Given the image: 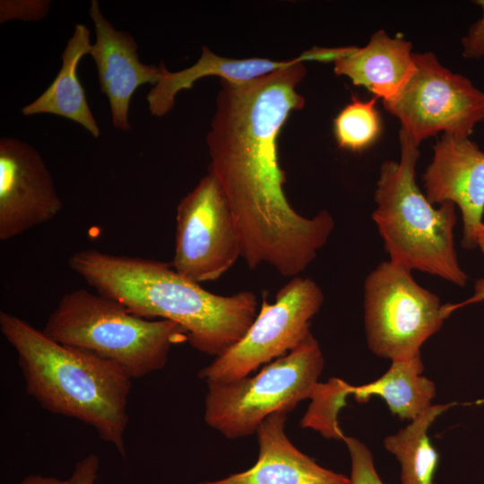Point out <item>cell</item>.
<instances>
[{"label":"cell","instance_id":"obj_1","mask_svg":"<svg viewBox=\"0 0 484 484\" xmlns=\"http://www.w3.org/2000/svg\"><path fill=\"white\" fill-rule=\"evenodd\" d=\"M308 52L292 65L245 82L220 80L206 136L209 172L225 194L239 231L241 257L250 269L268 264L298 276L327 243L334 220L325 210L312 218L295 211L284 192L278 138L294 110L305 106L296 88Z\"/></svg>","mask_w":484,"mask_h":484},{"label":"cell","instance_id":"obj_2","mask_svg":"<svg viewBox=\"0 0 484 484\" xmlns=\"http://www.w3.org/2000/svg\"><path fill=\"white\" fill-rule=\"evenodd\" d=\"M68 264L98 293L134 315L177 323L194 349L214 358L243 338L258 313L253 292L213 294L181 276L170 263L84 249Z\"/></svg>","mask_w":484,"mask_h":484},{"label":"cell","instance_id":"obj_3","mask_svg":"<svg viewBox=\"0 0 484 484\" xmlns=\"http://www.w3.org/2000/svg\"><path fill=\"white\" fill-rule=\"evenodd\" d=\"M0 329L17 354L26 393L44 410L91 426L125 457L132 378L117 365L61 344L5 311L0 312Z\"/></svg>","mask_w":484,"mask_h":484},{"label":"cell","instance_id":"obj_4","mask_svg":"<svg viewBox=\"0 0 484 484\" xmlns=\"http://www.w3.org/2000/svg\"><path fill=\"white\" fill-rule=\"evenodd\" d=\"M400 144V160L381 165L372 212L389 261L463 287L469 276L454 246L456 206L445 202L436 208L428 201L415 179L419 145L402 130Z\"/></svg>","mask_w":484,"mask_h":484},{"label":"cell","instance_id":"obj_5","mask_svg":"<svg viewBox=\"0 0 484 484\" xmlns=\"http://www.w3.org/2000/svg\"><path fill=\"white\" fill-rule=\"evenodd\" d=\"M42 331L61 344L117 365L132 379L162 369L170 349L187 341L177 323L135 315L122 303L84 289L63 295Z\"/></svg>","mask_w":484,"mask_h":484},{"label":"cell","instance_id":"obj_6","mask_svg":"<svg viewBox=\"0 0 484 484\" xmlns=\"http://www.w3.org/2000/svg\"><path fill=\"white\" fill-rule=\"evenodd\" d=\"M324 367L320 344L312 333L294 350L253 376L207 384L203 419L228 439L254 433L276 412L289 413L310 399Z\"/></svg>","mask_w":484,"mask_h":484},{"label":"cell","instance_id":"obj_7","mask_svg":"<svg viewBox=\"0 0 484 484\" xmlns=\"http://www.w3.org/2000/svg\"><path fill=\"white\" fill-rule=\"evenodd\" d=\"M442 307L438 296L420 286L411 271L382 262L364 282L363 320L368 349L391 361L421 356L423 344L445 320Z\"/></svg>","mask_w":484,"mask_h":484},{"label":"cell","instance_id":"obj_8","mask_svg":"<svg viewBox=\"0 0 484 484\" xmlns=\"http://www.w3.org/2000/svg\"><path fill=\"white\" fill-rule=\"evenodd\" d=\"M321 288L308 277L295 276L277 293L273 303L265 296L243 338L198 373L206 384L237 380L262 365L286 355L310 333L313 317L324 303Z\"/></svg>","mask_w":484,"mask_h":484},{"label":"cell","instance_id":"obj_9","mask_svg":"<svg viewBox=\"0 0 484 484\" xmlns=\"http://www.w3.org/2000/svg\"><path fill=\"white\" fill-rule=\"evenodd\" d=\"M416 70L401 94L384 103L417 145L443 132L468 138L484 120V92L443 66L431 52L413 53Z\"/></svg>","mask_w":484,"mask_h":484},{"label":"cell","instance_id":"obj_10","mask_svg":"<svg viewBox=\"0 0 484 484\" xmlns=\"http://www.w3.org/2000/svg\"><path fill=\"white\" fill-rule=\"evenodd\" d=\"M175 253L170 263L200 284L219 279L241 256L238 225L215 177L208 172L177 207Z\"/></svg>","mask_w":484,"mask_h":484},{"label":"cell","instance_id":"obj_11","mask_svg":"<svg viewBox=\"0 0 484 484\" xmlns=\"http://www.w3.org/2000/svg\"><path fill=\"white\" fill-rule=\"evenodd\" d=\"M52 176L38 151L11 137L0 139V240L54 219L62 210Z\"/></svg>","mask_w":484,"mask_h":484},{"label":"cell","instance_id":"obj_12","mask_svg":"<svg viewBox=\"0 0 484 484\" xmlns=\"http://www.w3.org/2000/svg\"><path fill=\"white\" fill-rule=\"evenodd\" d=\"M433 150L432 160L423 174L425 195L433 204L451 202L459 207L462 246L473 249L484 222V152L469 138L445 134Z\"/></svg>","mask_w":484,"mask_h":484},{"label":"cell","instance_id":"obj_13","mask_svg":"<svg viewBox=\"0 0 484 484\" xmlns=\"http://www.w3.org/2000/svg\"><path fill=\"white\" fill-rule=\"evenodd\" d=\"M89 14L94 24V60L100 91L107 96L115 128L129 131V106L136 90L160 79V66L141 62L138 45L127 31L117 30L102 14L99 1L91 0Z\"/></svg>","mask_w":484,"mask_h":484},{"label":"cell","instance_id":"obj_14","mask_svg":"<svg viewBox=\"0 0 484 484\" xmlns=\"http://www.w3.org/2000/svg\"><path fill=\"white\" fill-rule=\"evenodd\" d=\"M287 414L273 413L260 424L259 455L251 468L197 484H349L348 476L319 465L290 441L285 432Z\"/></svg>","mask_w":484,"mask_h":484},{"label":"cell","instance_id":"obj_15","mask_svg":"<svg viewBox=\"0 0 484 484\" xmlns=\"http://www.w3.org/2000/svg\"><path fill=\"white\" fill-rule=\"evenodd\" d=\"M411 48L401 35L392 38L379 30L364 48L350 47L336 59L333 70L388 103L401 94L416 70Z\"/></svg>","mask_w":484,"mask_h":484},{"label":"cell","instance_id":"obj_16","mask_svg":"<svg viewBox=\"0 0 484 484\" xmlns=\"http://www.w3.org/2000/svg\"><path fill=\"white\" fill-rule=\"evenodd\" d=\"M298 59L228 58L203 46L200 58L188 68L170 72L163 61L160 63V79L146 96L148 108L152 116L163 117L172 110L177 94L191 89L199 79L217 76L230 82H245L289 66Z\"/></svg>","mask_w":484,"mask_h":484},{"label":"cell","instance_id":"obj_17","mask_svg":"<svg viewBox=\"0 0 484 484\" xmlns=\"http://www.w3.org/2000/svg\"><path fill=\"white\" fill-rule=\"evenodd\" d=\"M91 48L88 28L84 24H76L61 55L59 72L36 99L22 108V115L59 116L79 124L94 138H98L100 130L77 74L80 60L91 54Z\"/></svg>","mask_w":484,"mask_h":484},{"label":"cell","instance_id":"obj_18","mask_svg":"<svg viewBox=\"0 0 484 484\" xmlns=\"http://www.w3.org/2000/svg\"><path fill=\"white\" fill-rule=\"evenodd\" d=\"M421 356L391 361L387 371L376 380L352 385L351 395L359 402L380 397L393 416L411 421L431 405L436 395L435 383L423 376Z\"/></svg>","mask_w":484,"mask_h":484},{"label":"cell","instance_id":"obj_19","mask_svg":"<svg viewBox=\"0 0 484 484\" xmlns=\"http://www.w3.org/2000/svg\"><path fill=\"white\" fill-rule=\"evenodd\" d=\"M457 404H432L407 426L384 438L385 450L399 462L401 484H434L439 455L428 430L438 417Z\"/></svg>","mask_w":484,"mask_h":484},{"label":"cell","instance_id":"obj_20","mask_svg":"<svg viewBox=\"0 0 484 484\" xmlns=\"http://www.w3.org/2000/svg\"><path fill=\"white\" fill-rule=\"evenodd\" d=\"M352 385L341 378L333 377L319 382L311 397L307 412L300 420L304 428H311L327 439L343 440L345 435L339 426L338 415L347 405L351 395Z\"/></svg>","mask_w":484,"mask_h":484},{"label":"cell","instance_id":"obj_21","mask_svg":"<svg viewBox=\"0 0 484 484\" xmlns=\"http://www.w3.org/2000/svg\"><path fill=\"white\" fill-rule=\"evenodd\" d=\"M376 98L362 101L356 97L333 119V133L340 148L359 151L369 147L381 133Z\"/></svg>","mask_w":484,"mask_h":484},{"label":"cell","instance_id":"obj_22","mask_svg":"<svg viewBox=\"0 0 484 484\" xmlns=\"http://www.w3.org/2000/svg\"><path fill=\"white\" fill-rule=\"evenodd\" d=\"M342 441L350 458L349 484H385L376 470L374 457L368 446L354 436H345Z\"/></svg>","mask_w":484,"mask_h":484},{"label":"cell","instance_id":"obj_23","mask_svg":"<svg viewBox=\"0 0 484 484\" xmlns=\"http://www.w3.org/2000/svg\"><path fill=\"white\" fill-rule=\"evenodd\" d=\"M49 0H1L0 23L19 20L23 22H38L49 12Z\"/></svg>","mask_w":484,"mask_h":484},{"label":"cell","instance_id":"obj_24","mask_svg":"<svg viewBox=\"0 0 484 484\" xmlns=\"http://www.w3.org/2000/svg\"><path fill=\"white\" fill-rule=\"evenodd\" d=\"M482 8V17L471 26L462 39V56L466 58L484 56V0L474 1Z\"/></svg>","mask_w":484,"mask_h":484},{"label":"cell","instance_id":"obj_25","mask_svg":"<svg viewBox=\"0 0 484 484\" xmlns=\"http://www.w3.org/2000/svg\"><path fill=\"white\" fill-rule=\"evenodd\" d=\"M99 469V458L90 454L79 460L69 478L70 484H95Z\"/></svg>","mask_w":484,"mask_h":484},{"label":"cell","instance_id":"obj_26","mask_svg":"<svg viewBox=\"0 0 484 484\" xmlns=\"http://www.w3.org/2000/svg\"><path fill=\"white\" fill-rule=\"evenodd\" d=\"M484 301V277L476 281L473 294L467 299L458 303H446L442 307V313L445 319H447L456 310L479 302Z\"/></svg>","mask_w":484,"mask_h":484},{"label":"cell","instance_id":"obj_27","mask_svg":"<svg viewBox=\"0 0 484 484\" xmlns=\"http://www.w3.org/2000/svg\"><path fill=\"white\" fill-rule=\"evenodd\" d=\"M18 484H70L69 479L63 480L40 474H30L24 477Z\"/></svg>","mask_w":484,"mask_h":484},{"label":"cell","instance_id":"obj_28","mask_svg":"<svg viewBox=\"0 0 484 484\" xmlns=\"http://www.w3.org/2000/svg\"><path fill=\"white\" fill-rule=\"evenodd\" d=\"M477 246H479L484 254V222L481 224L477 234Z\"/></svg>","mask_w":484,"mask_h":484}]
</instances>
